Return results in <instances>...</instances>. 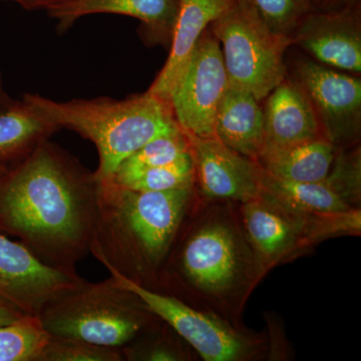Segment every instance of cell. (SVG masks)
<instances>
[{
    "label": "cell",
    "mask_w": 361,
    "mask_h": 361,
    "mask_svg": "<svg viewBox=\"0 0 361 361\" xmlns=\"http://www.w3.org/2000/svg\"><path fill=\"white\" fill-rule=\"evenodd\" d=\"M99 179L51 142L0 175V224L35 257L75 271L90 253Z\"/></svg>",
    "instance_id": "1"
},
{
    "label": "cell",
    "mask_w": 361,
    "mask_h": 361,
    "mask_svg": "<svg viewBox=\"0 0 361 361\" xmlns=\"http://www.w3.org/2000/svg\"><path fill=\"white\" fill-rule=\"evenodd\" d=\"M191 194L192 187L137 191L99 180L90 254L109 272L139 283L167 255Z\"/></svg>",
    "instance_id": "2"
},
{
    "label": "cell",
    "mask_w": 361,
    "mask_h": 361,
    "mask_svg": "<svg viewBox=\"0 0 361 361\" xmlns=\"http://www.w3.org/2000/svg\"><path fill=\"white\" fill-rule=\"evenodd\" d=\"M23 99L47 120L89 140L99 154L97 179H111L128 157L161 135L180 128L172 106L147 90L123 99L109 97L56 102L37 94Z\"/></svg>",
    "instance_id": "3"
},
{
    "label": "cell",
    "mask_w": 361,
    "mask_h": 361,
    "mask_svg": "<svg viewBox=\"0 0 361 361\" xmlns=\"http://www.w3.org/2000/svg\"><path fill=\"white\" fill-rule=\"evenodd\" d=\"M149 313L139 297L110 277L96 283L85 280L47 304L39 317L51 336L122 348L144 329Z\"/></svg>",
    "instance_id": "4"
},
{
    "label": "cell",
    "mask_w": 361,
    "mask_h": 361,
    "mask_svg": "<svg viewBox=\"0 0 361 361\" xmlns=\"http://www.w3.org/2000/svg\"><path fill=\"white\" fill-rule=\"evenodd\" d=\"M209 27L221 45L230 87L263 102L287 77L291 37L273 32L250 0H235Z\"/></svg>",
    "instance_id": "5"
},
{
    "label": "cell",
    "mask_w": 361,
    "mask_h": 361,
    "mask_svg": "<svg viewBox=\"0 0 361 361\" xmlns=\"http://www.w3.org/2000/svg\"><path fill=\"white\" fill-rule=\"evenodd\" d=\"M228 87L221 45L208 27L171 97L176 122L188 137H215L216 115Z\"/></svg>",
    "instance_id": "6"
},
{
    "label": "cell",
    "mask_w": 361,
    "mask_h": 361,
    "mask_svg": "<svg viewBox=\"0 0 361 361\" xmlns=\"http://www.w3.org/2000/svg\"><path fill=\"white\" fill-rule=\"evenodd\" d=\"M295 80L310 97L325 139L336 148L356 141L361 130L360 75L299 59Z\"/></svg>",
    "instance_id": "7"
},
{
    "label": "cell",
    "mask_w": 361,
    "mask_h": 361,
    "mask_svg": "<svg viewBox=\"0 0 361 361\" xmlns=\"http://www.w3.org/2000/svg\"><path fill=\"white\" fill-rule=\"evenodd\" d=\"M84 281L77 270L45 264L25 245L0 234V302L39 316L47 304Z\"/></svg>",
    "instance_id": "8"
},
{
    "label": "cell",
    "mask_w": 361,
    "mask_h": 361,
    "mask_svg": "<svg viewBox=\"0 0 361 361\" xmlns=\"http://www.w3.org/2000/svg\"><path fill=\"white\" fill-rule=\"evenodd\" d=\"M118 286L139 297L154 315L167 322L180 337L193 346L206 361L237 360L244 350L238 336L222 323L193 310L179 299L141 286L111 271Z\"/></svg>",
    "instance_id": "9"
},
{
    "label": "cell",
    "mask_w": 361,
    "mask_h": 361,
    "mask_svg": "<svg viewBox=\"0 0 361 361\" xmlns=\"http://www.w3.org/2000/svg\"><path fill=\"white\" fill-rule=\"evenodd\" d=\"M360 6L323 13L311 9L292 35L316 63L353 75L361 73Z\"/></svg>",
    "instance_id": "10"
},
{
    "label": "cell",
    "mask_w": 361,
    "mask_h": 361,
    "mask_svg": "<svg viewBox=\"0 0 361 361\" xmlns=\"http://www.w3.org/2000/svg\"><path fill=\"white\" fill-rule=\"evenodd\" d=\"M188 139L193 156L195 177L198 178L204 194L210 198L246 203L262 197L261 169L257 161L240 155L216 137Z\"/></svg>",
    "instance_id": "11"
},
{
    "label": "cell",
    "mask_w": 361,
    "mask_h": 361,
    "mask_svg": "<svg viewBox=\"0 0 361 361\" xmlns=\"http://www.w3.org/2000/svg\"><path fill=\"white\" fill-rule=\"evenodd\" d=\"M178 0H71L47 11L63 35L80 18L92 14H118L141 21V35L149 44L170 47L177 20Z\"/></svg>",
    "instance_id": "12"
},
{
    "label": "cell",
    "mask_w": 361,
    "mask_h": 361,
    "mask_svg": "<svg viewBox=\"0 0 361 361\" xmlns=\"http://www.w3.org/2000/svg\"><path fill=\"white\" fill-rule=\"evenodd\" d=\"M263 102V151L288 148L324 137L312 103L295 78H285Z\"/></svg>",
    "instance_id": "13"
},
{
    "label": "cell",
    "mask_w": 361,
    "mask_h": 361,
    "mask_svg": "<svg viewBox=\"0 0 361 361\" xmlns=\"http://www.w3.org/2000/svg\"><path fill=\"white\" fill-rule=\"evenodd\" d=\"M234 1L178 0L179 7L171 40L170 54L163 68L148 90L151 94L170 104L176 85L186 70L202 35Z\"/></svg>",
    "instance_id": "14"
},
{
    "label": "cell",
    "mask_w": 361,
    "mask_h": 361,
    "mask_svg": "<svg viewBox=\"0 0 361 361\" xmlns=\"http://www.w3.org/2000/svg\"><path fill=\"white\" fill-rule=\"evenodd\" d=\"M187 276L209 291L227 288L236 274V249L231 233L221 225L209 226L188 241L182 255Z\"/></svg>",
    "instance_id": "15"
},
{
    "label": "cell",
    "mask_w": 361,
    "mask_h": 361,
    "mask_svg": "<svg viewBox=\"0 0 361 361\" xmlns=\"http://www.w3.org/2000/svg\"><path fill=\"white\" fill-rule=\"evenodd\" d=\"M215 137L240 155L257 161L265 146L263 106L251 92L228 87L215 118Z\"/></svg>",
    "instance_id": "16"
},
{
    "label": "cell",
    "mask_w": 361,
    "mask_h": 361,
    "mask_svg": "<svg viewBox=\"0 0 361 361\" xmlns=\"http://www.w3.org/2000/svg\"><path fill=\"white\" fill-rule=\"evenodd\" d=\"M336 147L324 137L284 149H264L257 163L265 173L290 182H322L329 175Z\"/></svg>",
    "instance_id": "17"
},
{
    "label": "cell",
    "mask_w": 361,
    "mask_h": 361,
    "mask_svg": "<svg viewBox=\"0 0 361 361\" xmlns=\"http://www.w3.org/2000/svg\"><path fill=\"white\" fill-rule=\"evenodd\" d=\"M61 130L25 99L14 101L0 111V165L21 160Z\"/></svg>",
    "instance_id": "18"
},
{
    "label": "cell",
    "mask_w": 361,
    "mask_h": 361,
    "mask_svg": "<svg viewBox=\"0 0 361 361\" xmlns=\"http://www.w3.org/2000/svg\"><path fill=\"white\" fill-rule=\"evenodd\" d=\"M260 169L262 194L294 210L322 215L344 212L350 209L349 204L324 180L312 183L290 182L272 177Z\"/></svg>",
    "instance_id": "19"
},
{
    "label": "cell",
    "mask_w": 361,
    "mask_h": 361,
    "mask_svg": "<svg viewBox=\"0 0 361 361\" xmlns=\"http://www.w3.org/2000/svg\"><path fill=\"white\" fill-rule=\"evenodd\" d=\"M190 152L189 139L182 130L174 134L161 135L123 161L111 179L118 185L129 186L145 171L173 163Z\"/></svg>",
    "instance_id": "20"
},
{
    "label": "cell",
    "mask_w": 361,
    "mask_h": 361,
    "mask_svg": "<svg viewBox=\"0 0 361 361\" xmlns=\"http://www.w3.org/2000/svg\"><path fill=\"white\" fill-rule=\"evenodd\" d=\"M51 336L39 316L23 315L0 326V361H39Z\"/></svg>",
    "instance_id": "21"
},
{
    "label": "cell",
    "mask_w": 361,
    "mask_h": 361,
    "mask_svg": "<svg viewBox=\"0 0 361 361\" xmlns=\"http://www.w3.org/2000/svg\"><path fill=\"white\" fill-rule=\"evenodd\" d=\"M244 215L251 239L267 257L277 255L293 239L294 230L290 223L260 201L247 202Z\"/></svg>",
    "instance_id": "22"
},
{
    "label": "cell",
    "mask_w": 361,
    "mask_h": 361,
    "mask_svg": "<svg viewBox=\"0 0 361 361\" xmlns=\"http://www.w3.org/2000/svg\"><path fill=\"white\" fill-rule=\"evenodd\" d=\"M195 179L193 156L190 152L173 163L145 171L125 187L137 191H167L193 187Z\"/></svg>",
    "instance_id": "23"
},
{
    "label": "cell",
    "mask_w": 361,
    "mask_h": 361,
    "mask_svg": "<svg viewBox=\"0 0 361 361\" xmlns=\"http://www.w3.org/2000/svg\"><path fill=\"white\" fill-rule=\"evenodd\" d=\"M120 348L97 345L80 339L51 336L39 361H122Z\"/></svg>",
    "instance_id": "24"
},
{
    "label": "cell",
    "mask_w": 361,
    "mask_h": 361,
    "mask_svg": "<svg viewBox=\"0 0 361 361\" xmlns=\"http://www.w3.org/2000/svg\"><path fill=\"white\" fill-rule=\"evenodd\" d=\"M273 32L291 37L311 9L310 0H250Z\"/></svg>",
    "instance_id": "25"
},
{
    "label": "cell",
    "mask_w": 361,
    "mask_h": 361,
    "mask_svg": "<svg viewBox=\"0 0 361 361\" xmlns=\"http://www.w3.org/2000/svg\"><path fill=\"white\" fill-rule=\"evenodd\" d=\"M360 149L334 157L329 175L324 180L334 188L346 203L356 201L360 196Z\"/></svg>",
    "instance_id": "26"
},
{
    "label": "cell",
    "mask_w": 361,
    "mask_h": 361,
    "mask_svg": "<svg viewBox=\"0 0 361 361\" xmlns=\"http://www.w3.org/2000/svg\"><path fill=\"white\" fill-rule=\"evenodd\" d=\"M311 4L316 11L332 13L360 6V0H311Z\"/></svg>",
    "instance_id": "27"
},
{
    "label": "cell",
    "mask_w": 361,
    "mask_h": 361,
    "mask_svg": "<svg viewBox=\"0 0 361 361\" xmlns=\"http://www.w3.org/2000/svg\"><path fill=\"white\" fill-rule=\"evenodd\" d=\"M14 2L25 11H49L54 7L61 6L71 0H4Z\"/></svg>",
    "instance_id": "28"
},
{
    "label": "cell",
    "mask_w": 361,
    "mask_h": 361,
    "mask_svg": "<svg viewBox=\"0 0 361 361\" xmlns=\"http://www.w3.org/2000/svg\"><path fill=\"white\" fill-rule=\"evenodd\" d=\"M25 315L20 311L14 310L6 304L0 302V326L9 324Z\"/></svg>",
    "instance_id": "29"
},
{
    "label": "cell",
    "mask_w": 361,
    "mask_h": 361,
    "mask_svg": "<svg viewBox=\"0 0 361 361\" xmlns=\"http://www.w3.org/2000/svg\"><path fill=\"white\" fill-rule=\"evenodd\" d=\"M14 103V99L7 94L6 87H4V78H2L1 71H0V111L6 110L11 104Z\"/></svg>",
    "instance_id": "30"
},
{
    "label": "cell",
    "mask_w": 361,
    "mask_h": 361,
    "mask_svg": "<svg viewBox=\"0 0 361 361\" xmlns=\"http://www.w3.org/2000/svg\"><path fill=\"white\" fill-rule=\"evenodd\" d=\"M8 169L6 165H0V175L4 174V172Z\"/></svg>",
    "instance_id": "31"
},
{
    "label": "cell",
    "mask_w": 361,
    "mask_h": 361,
    "mask_svg": "<svg viewBox=\"0 0 361 361\" xmlns=\"http://www.w3.org/2000/svg\"><path fill=\"white\" fill-rule=\"evenodd\" d=\"M310 2H311V0H310ZM311 6H312V4H311Z\"/></svg>",
    "instance_id": "32"
}]
</instances>
